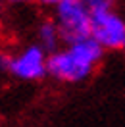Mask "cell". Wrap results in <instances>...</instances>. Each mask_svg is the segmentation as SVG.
<instances>
[{
	"label": "cell",
	"mask_w": 125,
	"mask_h": 127,
	"mask_svg": "<svg viewBox=\"0 0 125 127\" xmlns=\"http://www.w3.org/2000/svg\"><path fill=\"white\" fill-rule=\"evenodd\" d=\"M56 27L65 44L91 37V12L83 0H62L56 6Z\"/></svg>",
	"instance_id": "obj_2"
},
{
	"label": "cell",
	"mask_w": 125,
	"mask_h": 127,
	"mask_svg": "<svg viewBox=\"0 0 125 127\" xmlns=\"http://www.w3.org/2000/svg\"><path fill=\"white\" fill-rule=\"evenodd\" d=\"M102 54L104 50L89 37L48 54L46 71L60 83H81L94 73Z\"/></svg>",
	"instance_id": "obj_1"
},
{
	"label": "cell",
	"mask_w": 125,
	"mask_h": 127,
	"mask_svg": "<svg viewBox=\"0 0 125 127\" xmlns=\"http://www.w3.org/2000/svg\"><path fill=\"white\" fill-rule=\"evenodd\" d=\"M83 2L91 14H96V12H110L116 0H83Z\"/></svg>",
	"instance_id": "obj_6"
},
{
	"label": "cell",
	"mask_w": 125,
	"mask_h": 127,
	"mask_svg": "<svg viewBox=\"0 0 125 127\" xmlns=\"http://www.w3.org/2000/svg\"><path fill=\"white\" fill-rule=\"evenodd\" d=\"M10 64H12V56L0 52V71H10Z\"/></svg>",
	"instance_id": "obj_7"
},
{
	"label": "cell",
	"mask_w": 125,
	"mask_h": 127,
	"mask_svg": "<svg viewBox=\"0 0 125 127\" xmlns=\"http://www.w3.org/2000/svg\"><path fill=\"white\" fill-rule=\"evenodd\" d=\"M123 50H125V48H123Z\"/></svg>",
	"instance_id": "obj_10"
},
{
	"label": "cell",
	"mask_w": 125,
	"mask_h": 127,
	"mask_svg": "<svg viewBox=\"0 0 125 127\" xmlns=\"http://www.w3.org/2000/svg\"><path fill=\"white\" fill-rule=\"evenodd\" d=\"M60 33H58V27H56L54 21H44V23L39 27V46L44 50V52H56L58 50V42H60Z\"/></svg>",
	"instance_id": "obj_5"
},
{
	"label": "cell",
	"mask_w": 125,
	"mask_h": 127,
	"mask_svg": "<svg viewBox=\"0 0 125 127\" xmlns=\"http://www.w3.org/2000/svg\"><path fill=\"white\" fill-rule=\"evenodd\" d=\"M46 62L48 54L39 46V44H31V46L23 48L17 56H12V64H10V71L14 77L21 81H39L46 71Z\"/></svg>",
	"instance_id": "obj_4"
},
{
	"label": "cell",
	"mask_w": 125,
	"mask_h": 127,
	"mask_svg": "<svg viewBox=\"0 0 125 127\" xmlns=\"http://www.w3.org/2000/svg\"><path fill=\"white\" fill-rule=\"evenodd\" d=\"M39 2H42V4H48V6H58L62 0H39Z\"/></svg>",
	"instance_id": "obj_8"
},
{
	"label": "cell",
	"mask_w": 125,
	"mask_h": 127,
	"mask_svg": "<svg viewBox=\"0 0 125 127\" xmlns=\"http://www.w3.org/2000/svg\"><path fill=\"white\" fill-rule=\"evenodd\" d=\"M12 2H17V4H25V2H35V0H12Z\"/></svg>",
	"instance_id": "obj_9"
},
{
	"label": "cell",
	"mask_w": 125,
	"mask_h": 127,
	"mask_svg": "<svg viewBox=\"0 0 125 127\" xmlns=\"http://www.w3.org/2000/svg\"><path fill=\"white\" fill-rule=\"evenodd\" d=\"M91 39L102 50H123L125 21L112 10L91 14Z\"/></svg>",
	"instance_id": "obj_3"
}]
</instances>
